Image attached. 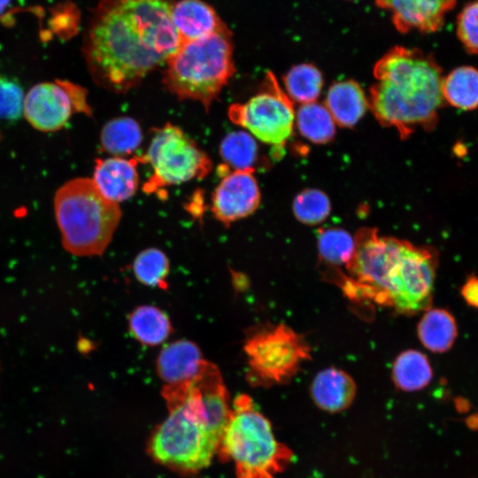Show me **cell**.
<instances>
[{"instance_id":"1","label":"cell","mask_w":478,"mask_h":478,"mask_svg":"<svg viewBox=\"0 0 478 478\" xmlns=\"http://www.w3.org/2000/svg\"><path fill=\"white\" fill-rule=\"evenodd\" d=\"M167 0H104L96 11L84 44L94 80L117 93L138 85L182 43Z\"/></svg>"},{"instance_id":"2","label":"cell","mask_w":478,"mask_h":478,"mask_svg":"<svg viewBox=\"0 0 478 478\" xmlns=\"http://www.w3.org/2000/svg\"><path fill=\"white\" fill-rule=\"evenodd\" d=\"M354 238V254L345 268L348 274L337 278L343 280L340 285L348 297L405 315L429 307L436 264L431 251L380 235L369 227L358 230Z\"/></svg>"},{"instance_id":"3","label":"cell","mask_w":478,"mask_h":478,"mask_svg":"<svg viewBox=\"0 0 478 478\" xmlns=\"http://www.w3.org/2000/svg\"><path fill=\"white\" fill-rule=\"evenodd\" d=\"M374 74L369 108L382 125L406 137L435 123L443 102V78L431 55L395 46L376 62Z\"/></svg>"},{"instance_id":"4","label":"cell","mask_w":478,"mask_h":478,"mask_svg":"<svg viewBox=\"0 0 478 478\" xmlns=\"http://www.w3.org/2000/svg\"><path fill=\"white\" fill-rule=\"evenodd\" d=\"M169 410L149 442V453L158 463L181 473L207 467L217 453L222 436L218 432L193 382L165 385Z\"/></svg>"},{"instance_id":"5","label":"cell","mask_w":478,"mask_h":478,"mask_svg":"<svg viewBox=\"0 0 478 478\" xmlns=\"http://www.w3.org/2000/svg\"><path fill=\"white\" fill-rule=\"evenodd\" d=\"M54 212L65 250L75 256H98L120 223L118 204L104 197L91 179L75 178L54 197Z\"/></svg>"},{"instance_id":"6","label":"cell","mask_w":478,"mask_h":478,"mask_svg":"<svg viewBox=\"0 0 478 478\" xmlns=\"http://www.w3.org/2000/svg\"><path fill=\"white\" fill-rule=\"evenodd\" d=\"M217 454L233 460L237 478H275L293 459L292 451L275 438L270 421L245 394L234 401Z\"/></svg>"},{"instance_id":"7","label":"cell","mask_w":478,"mask_h":478,"mask_svg":"<svg viewBox=\"0 0 478 478\" xmlns=\"http://www.w3.org/2000/svg\"><path fill=\"white\" fill-rule=\"evenodd\" d=\"M166 63V88L180 100L198 101L208 111L235 73L229 31L184 42Z\"/></svg>"},{"instance_id":"8","label":"cell","mask_w":478,"mask_h":478,"mask_svg":"<svg viewBox=\"0 0 478 478\" xmlns=\"http://www.w3.org/2000/svg\"><path fill=\"white\" fill-rule=\"evenodd\" d=\"M244 351L250 377L265 385L289 382L312 358L305 336L283 323L256 330L247 338Z\"/></svg>"},{"instance_id":"9","label":"cell","mask_w":478,"mask_h":478,"mask_svg":"<svg viewBox=\"0 0 478 478\" xmlns=\"http://www.w3.org/2000/svg\"><path fill=\"white\" fill-rule=\"evenodd\" d=\"M153 170L143 189L153 193L158 189L205 177L212 168L208 156L176 126L166 124L157 129L148 151L137 157Z\"/></svg>"},{"instance_id":"10","label":"cell","mask_w":478,"mask_h":478,"mask_svg":"<svg viewBox=\"0 0 478 478\" xmlns=\"http://www.w3.org/2000/svg\"><path fill=\"white\" fill-rule=\"evenodd\" d=\"M228 116L259 141L281 146L293 133L296 112L293 102L268 73L260 90L244 104H232Z\"/></svg>"},{"instance_id":"11","label":"cell","mask_w":478,"mask_h":478,"mask_svg":"<svg viewBox=\"0 0 478 478\" xmlns=\"http://www.w3.org/2000/svg\"><path fill=\"white\" fill-rule=\"evenodd\" d=\"M74 112L91 114L84 88L67 81L40 82L24 96L22 114L42 132H55L68 122Z\"/></svg>"},{"instance_id":"12","label":"cell","mask_w":478,"mask_h":478,"mask_svg":"<svg viewBox=\"0 0 478 478\" xmlns=\"http://www.w3.org/2000/svg\"><path fill=\"white\" fill-rule=\"evenodd\" d=\"M255 170H233L223 175L212 195V211L225 225L251 215L260 203Z\"/></svg>"},{"instance_id":"13","label":"cell","mask_w":478,"mask_h":478,"mask_svg":"<svg viewBox=\"0 0 478 478\" xmlns=\"http://www.w3.org/2000/svg\"><path fill=\"white\" fill-rule=\"evenodd\" d=\"M375 4L391 13L396 29L403 34L416 30L434 33L440 30L446 15L457 0H374Z\"/></svg>"},{"instance_id":"14","label":"cell","mask_w":478,"mask_h":478,"mask_svg":"<svg viewBox=\"0 0 478 478\" xmlns=\"http://www.w3.org/2000/svg\"><path fill=\"white\" fill-rule=\"evenodd\" d=\"M138 163L137 157L130 159H97L91 180L104 197L118 204L135 193L138 186Z\"/></svg>"},{"instance_id":"15","label":"cell","mask_w":478,"mask_h":478,"mask_svg":"<svg viewBox=\"0 0 478 478\" xmlns=\"http://www.w3.org/2000/svg\"><path fill=\"white\" fill-rule=\"evenodd\" d=\"M204 359L192 342L179 340L165 347L157 360V371L166 385L191 382L199 374Z\"/></svg>"},{"instance_id":"16","label":"cell","mask_w":478,"mask_h":478,"mask_svg":"<svg viewBox=\"0 0 478 478\" xmlns=\"http://www.w3.org/2000/svg\"><path fill=\"white\" fill-rule=\"evenodd\" d=\"M171 16L182 42L227 28L214 9L202 0L178 1L172 4Z\"/></svg>"},{"instance_id":"17","label":"cell","mask_w":478,"mask_h":478,"mask_svg":"<svg viewBox=\"0 0 478 478\" xmlns=\"http://www.w3.org/2000/svg\"><path fill=\"white\" fill-rule=\"evenodd\" d=\"M356 391L353 378L336 367H327L320 371L311 384L313 402L328 412H338L349 407L355 398Z\"/></svg>"},{"instance_id":"18","label":"cell","mask_w":478,"mask_h":478,"mask_svg":"<svg viewBox=\"0 0 478 478\" xmlns=\"http://www.w3.org/2000/svg\"><path fill=\"white\" fill-rule=\"evenodd\" d=\"M325 106L336 125L353 127L369 108L368 98L353 81L335 82L328 90Z\"/></svg>"},{"instance_id":"19","label":"cell","mask_w":478,"mask_h":478,"mask_svg":"<svg viewBox=\"0 0 478 478\" xmlns=\"http://www.w3.org/2000/svg\"><path fill=\"white\" fill-rule=\"evenodd\" d=\"M391 377L401 390L411 392L425 388L432 379V369L427 357L417 351L401 352L395 359Z\"/></svg>"},{"instance_id":"20","label":"cell","mask_w":478,"mask_h":478,"mask_svg":"<svg viewBox=\"0 0 478 478\" xmlns=\"http://www.w3.org/2000/svg\"><path fill=\"white\" fill-rule=\"evenodd\" d=\"M443 99L461 110H473L478 106V70L461 66L452 70L443 79Z\"/></svg>"},{"instance_id":"21","label":"cell","mask_w":478,"mask_h":478,"mask_svg":"<svg viewBox=\"0 0 478 478\" xmlns=\"http://www.w3.org/2000/svg\"><path fill=\"white\" fill-rule=\"evenodd\" d=\"M128 325L133 335L142 343L157 345L172 332L166 314L157 307L143 305L136 308L128 317Z\"/></svg>"},{"instance_id":"22","label":"cell","mask_w":478,"mask_h":478,"mask_svg":"<svg viewBox=\"0 0 478 478\" xmlns=\"http://www.w3.org/2000/svg\"><path fill=\"white\" fill-rule=\"evenodd\" d=\"M295 125L303 137L319 144L333 139L336 126L325 104L317 102L299 106L296 112Z\"/></svg>"},{"instance_id":"23","label":"cell","mask_w":478,"mask_h":478,"mask_svg":"<svg viewBox=\"0 0 478 478\" xmlns=\"http://www.w3.org/2000/svg\"><path fill=\"white\" fill-rule=\"evenodd\" d=\"M418 336L422 344L432 351L448 350L456 336L452 316L442 309L428 311L419 322Z\"/></svg>"},{"instance_id":"24","label":"cell","mask_w":478,"mask_h":478,"mask_svg":"<svg viewBox=\"0 0 478 478\" xmlns=\"http://www.w3.org/2000/svg\"><path fill=\"white\" fill-rule=\"evenodd\" d=\"M319 258L332 268L346 266L355 251V238L339 227L320 229L317 235Z\"/></svg>"},{"instance_id":"25","label":"cell","mask_w":478,"mask_h":478,"mask_svg":"<svg viewBox=\"0 0 478 478\" xmlns=\"http://www.w3.org/2000/svg\"><path fill=\"white\" fill-rule=\"evenodd\" d=\"M283 82L286 95L300 104L316 102L323 88L322 74L312 64L294 66L285 74Z\"/></svg>"},{"instance_id":"26","label":"cell","mask_w":478,"mask_h":478,"mask_svg":"<svg viewBox=\"0 0 478 478\" xmlns=\"http://www.w3.org/2000/svg\"><path fill=\"white\" fill-rule=\"evenodd\" d=\"M143 139L139 124L130 117L108 121L102 129V148L113 155H125L136 150Z\"/></svg>"},{"instance_id":"27","label":"cell","mask_w":478,"mask_h":478,"mask_svg":"<svg viewBox=\"0 0 478 478\" xmlns=\"http://www.w3.org/2000/svg\"><path fill=\"white\" fill-rule=\"evenodd\" d=\"M220 153L225 165L234 170H255L258 145L254 137L244 131L231 132L222 140Z\"/></svg>"},{"instance_id":"28","label":"cell","mask_w":478,"mask_h":478,"mask_svg":"<svg viewBox=\"0 0 478 478\" xmlns=\"http://www.w3.org/2000/svg\"><path fill=\"white\" fill-rule=\"evenodd\" d=\"M136 279L150 287H166L165 280L169 273V261L164 252L158 249L142 251L133 266Z\"/></svg>"},{"instance_id":"29","label":"cell","mask_w":478,"mask_h":478,"mask_svg":"<svg viewBox=\"0 0 478 478\" xmlns=\"http://www.w3.org/2000/svg\"><path fill=\"white\" fill-rule=\"evenodd\" d=\"M292 210L298 221L306 225H317L328 218L331 204L324 192L308 189L295 197Z\"/></svg>"},{"instance_id":"30","label":"cell","mask_w":478,"mask_h":478,"mask_svg":"<svg viewBox=\"0 0 478 478\" xmlns=\"http://www.w3.org/2000/svg\"><path fill=\"white\" fill-rule=\"evenodd\" d=\"M23 99L19 81L0 73V127L13 124L20 118Z\"/></svg>"},{"instance_id":"31","label":"cell","mask_w":478,"mask_h":478,"mask_svg":"<svg viewBox=\"0 0 478 478\" xmlns=\"http://www.w3.org/2000/svg\"><path fill=\"white\" fill-rule=\"evenodd\" d=\"M457 35L473 54H478V0L467 4L458 15Z\"/></svg>"},{"instance_id":"32","label":"cell","mask_w":478,"mask_h":478,"mask_svg":"<svg viewBox=\"0 0 478 478\" xmlns=\"http://www.w3.org/2000/svg\"><path fill=\"white\" fill-rule=\"evenodd\" d=\"M79 12L71 3L54 6L50 19V28L60 39L72 37L78 30Z\"/></svg>"},{"instance_id":"33","label":"cell","mask_w":478,"mask_h":478,"mask_svg":"<svg viewBox=\"0 0 478 478\" xmlns=\"http://www.w3.org/2000/svg\"><path fill=\"white\" fill-rule=\"evenodd\" d=\"M465 300L472 306L478 307V278L469 279L462 289Z\"/></svg>"},{"instance_id":"34","label":"cell","mask_w":478,"mask_h":478,"mask_svg":"<svg viewBox=\"0 0 478 478\" xmlns=\"http://www.w3.org/2000/svg\"><path fill=\"white\" fill-rule=\"evenodd\" d=\"M11 4V0H0V17H2Z\"/></svg>"}]
</instances>
